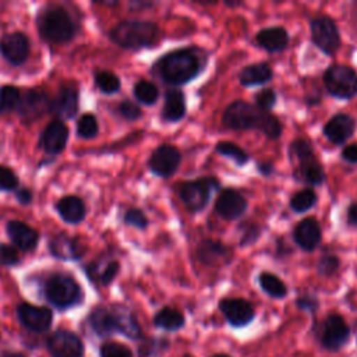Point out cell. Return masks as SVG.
Masks as SVG:
<instances>
[{
  "label": "cell",
  "mask_w": 357,
  "mask_h": 357,
  "mask_svg": "<svg viewBox=\"0 0 357 357\" xmlns=\"http://www.w3.org/2000/svg\"><path fill=\"white\" fill-rule=\"evenodd\" d=\"M222 123L230 130H258L271 139H278L283 130L275 114L244 100L231 102L223 112Z\"/></svg>",
  "instance_id": "obj_1"
},
{
  "label": "cell",
  "mask_w": 357,
  "mask_h": 357,
  "mask_svg": "<svg viewBox=\"0 0 357 357\" xmlns=\"http://www.w3.org/2000/svg\"><path fill=\"white\" fill-rule=\"evenodd\" d=\"M202 59L192 47L177 49L166 53L155 64L159 78L173 86L192 81L202 70Z\"/></svg>",
  "instance_id": "obj_2"
},
{
  "label": "cell",
  "mask_w": 357,
  "mask_h": 357,
  "mask_svg": "<svg viewBox=\"0 0 357 357\" xmlns=\"http://www.w3.org/2000/svg\"><path fill=\"white\" fill-rule=\"evenodd\" d=\"M109 38L123 49L138 50L153 46L160 38V29L152 21L126 20L110 29Z\"/></svg>",
  "instance_id": "obj_3"
},
{
  "label": "cell",
  "mask_w": 357,
  "mask_h": 357,
  "mask_svg": "<svg viewBox=\"0 0 357 357\" xmlns=\"http://www.w3.org/2000/svg\"><path fill=\"white\" fill-rule=\"evenodd\" d=\"M36 25L40 36L50 43H66L77 32L70 13L59 4H49L40 8L36 17Z\"/></svg>",
  "instance_id": "obj_4"
},
{
  "label": "cell",
  "mask_w": 357,
  "mask_h": 357,
  "mask_svg": "<svg viewBox=\"0 0 357 357\" xmlns=\"http://www.w3.org/2000/svg\"><path fill=\"white\" fill-rule=\"evenodd\" d=\"M42 290L47 303L59 311L77 307L84 300V291L79 283L71 275L64 272L50 275L45 280Z\"/></svg>",
  "instance_id": "obj_5"
},
{
  "label": "cell",
  "mask_w": 357,
  "mask_h": 357,
  "mask_svg": "<svg viewBox=\"0 0 357 357\" xmlns=\"http://www.w3.org/2000/svg\"><path fill=\"white\" fill-rule=\"evenodd\" d=\"M290 156L296 159L297 167L294 176L311 185H319L325 181V172L315 156L311 144L305 139H296L290 145Z\"/></svg>",
  "instance_id": "obj_6"
},
{
  "label": "cell",
  "mask_w": 357,
  "mask_h": 357,
  "mask_svg": "<svg viewBox=\"0 0 357 357\" xmlns=\"http://www.w3.org/2000/svg\"><path fill=\"white\" fill-rule=\"evenodd\" d=\"M315 333V339L319 346L329 353L340 351L349 344L351 337L350 325L340 314L336 312L326 315L317 328Z\"/></svg>",
  "instance_id": "obj_7"
},
{
  "label": "cell",
  "mask_w": 357,
  "mask_h": 357,
  "mask_svg": "<svg viewBox=\"0 0 357 357\" xmlns=\"http://www.w3.org/2000/svg\"><path fill=\"white\" fill-rule=\"evenodd\" d=\"M216 188H219V181L215 177H201L183 183L178 187V197L190 212L197 213L205 209L212 191Z\"/></svg>",
  "instance_id": "obj_8"
},
{
  "label": "cell",
  "mask_w": 357,
  "mask_h": 357,
  "mask_svg": "<svg viewBox=\"0 0 357 357\" xmlns=\"http://www.w3.org/2000/svg\"><path fill=\"white\" fill-rule=\"evenodd\" d=\"M324 84L326 91L337 99L349 100L357 95V73L349 66L329 67L324 73Z\"/></svg>",
  "instance_id": "obj_9"
},
{
  "label": "cell",
  "mask_w": 357,
  "mask_h": 357,
  "mask_svg": "<svg viewBox=\"0 0 357 357\" xmlns=\"http://www.w3.org/2000/svg\"><path fill=\"white\" fill-rule=\"evenodd\" d=\"M311 39L314 45L328 56H332L340 47V33L336 22L328 15H318L311 20Z\"/></svg>",
  "instance_id": "obj_10"
},
{
  "label": "cell",
  "mask_w": 357,
  "mask_h": 357,
  "mask_svg": "<svg viewBox=\"0 0 357 357\" xmlns=\"http://www.w3.org/2000/svg\"><path fill=\"white\" fill-rule=\"evenodd\" d=\"M225 321L236 329L248 326L255 319V307L241 297H225L218 304Z\"/></svg>",
  "instance_id": "obj_11"
},
{
  "label": "cell",
  "mask_w": 357,
  "mask_h": 357,
  "mask_svg": "<svg viewBox=\"0 0 357 357\" xmlns=\"http://www.w3.org/2000/svg\"><path fill=\"white\" fill-rule=\"evenodd\" d=\"M52 357H84L85 346L81 337L68 329L54 331L46 340Z\"/></svg>",
  "instance_id": "obj_12"
},
{
  "label": "cell",
  "mask_w": 357,
  "mask_h": 357,
  "mask_svg": "<svg viewBox=\"0 0 357 357\" xmlns=\"http://www.w3.org/2000/svg\"><path fill=\"white\" fill-rule=\"evenodd\" d=\"M181 159H183V155L178 151V148L170 144H163V145H159L149 156L148 167L155 176L162 178H169L177 172L181 163Z\"/></svg>",
  "instance_id": "obj_13"
},
{
  "label": "cell",
  "mask_w": 357,
  "mask_h": 357,
  "mask_svg": "<svg viewBox=\"0 0 357 357\" xmlns=\"http://www.w3.org/2000/svg\"><path fill=\"white\" fill-rule=\"evenodd\" d=\"M17 318L20 324L35 333H45L53 324V314L47 307L21 303L17 305Z\"/></svg>",
  "instance_id": "obj_14"
},
{
  "label": "cell",
  "mask_w": 357,
  "mask_h": 357,
  "mask_svg": "<svg viewBox=\"0 0 357 357\" xmlns=\"http://www.w3.org/2000/svg\"><path fill=\"white\" fill-rule=\"evenodd\" d=\"M31 43L24 32L15 31L0 38V54L13 66H21L29 56Z\"/></svg>",
  "instance_id": "obj_15"
},
{
  "label": "cell",
  "mask_w": 357,
  "mask_h": 357,
  "mask_svg": "<svg viewBox=\"0 0 357 357\" xmlns=\"http://www.w3.org/2000/svg\"><path fill=\"white\" fill-rule=\"evenodd\" d=\"M245 198L234 188H225L215 201V212L225 220L238 219L247 209Z\"/></svg>",
  "instance_id": "obj_16"
},
{
  "label": "cell",
  "mask_w": 357,
  "mask_h": 357,
  "mask_svg": "<svg viewBox=\"0 0 357 357\" xmlns=\"http://www.w3.org/2000/svg\"><path fill=\"white\" fill-rule=\"evenodd\" d=\"M49 106L50 100L43 91L29 89L21 96L17 112L25 123H31L39 119L45 112H47Z\"/></svg>",
  "instance_id": "obj_17"
},
{
  "label": "cell",
  "mask_w": 357,
  "mask_h": 357,
  "mask_svg": "<svg viewBox=\"0 0 357 357\" xmlns=\"http://www.w3.org/2000/svg\"><path fill=\"white\" fill-rule=\"evenodd\" d=\"M68 141V128L61 120L50 121L40 134L39 145L40 148L50 155L60 153Z\"/></svg>",
  "instance_id": "obj_18"
},
{
  "label": "cell",
  "mask_w": 357,
  "mask_h": 357,
  "mask_svg": "<svg viewBox=\"0 0 357 357\" xmlns=\"http://www.w3.org/2000/svg\"><path fill=\"white\" fill-rule=\"evenodd\" d=\"M116 318V326H117V333L132 340V342H139L145 337L144 331L135 317V314L126 305L121 304H114L110 305Z\"/></svg>",
  "instance_id": "obj_19"
},
{
  "label": "cell",
  "mask_w": 357,
  "mask_h": 357,
  "mask_svg": "<svg viewBox=\"0 0 357 357\" xmlns=\"http://www.w3.org/2000/svg\"><path fill=\"white\" fill-rule=\"evenodd\" d=\"M356 131V120L346 114L337 113L324 126V135L335 145L344 144Z\"/></svg>",
  "instance_id": "obj_20"
},
{
  "label": "cell",
  "mask_w": 357,
  "mask_h": 357,
  "mask_svg": "<svg viewBox=\"0 0 357 357\" xmlns=\"http://www.w3.org/2000/svg\"><path fill=\"white\" fill-rule=\"evenodd\" d=\"M293 238L301 250L314 251L322 240V231L318 220L315 218H305L300 220L293 229Z\"/></svg>",
  "instance_id": "obj_21"
},
{
  "label": "cell",
  "mask_w": 357,
  "mask_h": 357,
  "mask_svg": "<svg viewBox=\"0 0 357 357\" xmlns=\"http://www.w3.org/2000/svg\"><path fill=\"white\" fill-rule=\"evenodd\" d=\"M88 324L92 332L99 337H110L117 333L116 318L112 307L96 305L88 315Z\"/></svg>",
  "instance_id": "obj_22"
},
{
  "label": "cell",
  "mask_w": 357,
  "mask_h": 357,
  "mask_svg": "<svg viewBox=\"0 0 357 357\" xmlns=\"http://www.w3.org/2000/svg\"><path fill=\"white\" fill-rule=\"evenodd\" d=\"M78 110V93L74 86L64 85L50 102L49 112L60 119H71Z\"/></svg>",
  "instance_id": "obj_23"
},
{
  "label": "cell",
  "mask_w": 357,
  "mask_h": 357,
  "mask_svg": "<svg viewBox=\"0 0 357 357\" xmlns=\"http://www.w3.org/2000/svg\"><path fill=\"white\" fill-rule=\"evenodd\" d=\"M7 234L11 240V243L22 250V251H31L36 247L39 234L38 231L21 220H10L6 226Z\"/></svg>",
  "instance_id": "obj_24"
},
{
  "label": "cell",
  "mask_w": 357,
  "mask_h": 357,
  "mask_svg": "<svg viewBox=\"0 0 357 357\" xmlns=\"http://www.w3.org/2000/svg\"><path fill=\"white\" fill-rule=\"evenodd\" d=\"M50 252L60 259H78L85 252V245L77 237L68 234H57L49 243Z\"/></svg>",
  "instance_id": "obj_25"
},
{
  "label": "cell",
  "mask_w": 357,
  "mask_h": 357,
  "mask_svg": "<svg viewBox=\"0 0 357 357\" xmlns=\"http://www.w3.org/2000/svg\"><path fill=\"white\" fill-rule=\"evenodd\" d=\"M197 259L204 264V265H219L222 262H227V257H229V248L216 240H202L195 251Z\"/></svg>",
  "instance_id": "obj_26"
},
{
  "label": "cell",
  "mask_w": 357,
  "mask_h": 357,
  "mask_svg": "<svg viewBox=\"0 0 357 357\" xmlns=\"http://www.w3.org/2000/svg\"><path fill=\"white\" fill-rule=\"evenodd\" d=\"M257 43L269 53L282 52L289 45V32L282 26L264 28L257 33Z\"/></svg>",
  "instance_id": "obj_27"
},
{
  "label": "cell",
  "mask_w": 357,
  "mask_h": 357,
  "mask_svg": "<svg viewBox=\"0 0 357 357\" xmlns=\"http://www.w3.org/2000/svg\"><path fill=\"white\" fill-rule=\"evenodd\" d=\"M187 112L185 98L180 89L170 88L165 93V103L162 109V119L167 123L180 121Z\"/></svg>",
  "instance_id": "obj_28"
},
{
  "label": "cell",
  "mask_w": 357,
  "mask_h": 357,
  "mask_svg": "<svg viewBox=\"0 0 357 357\" xmlns=\"http://www.w3.org/2000/svg\"><path fill=\"white\" fill-rule=\"evenodd\" d=\"M56 209L60 218L70 225L81 223L86 213L84 201L77 195H67L60 198L56 204Z\"/></svg>",
  "instance_id": "obj_29"
},
{
  "label": "cell",
  "mask_w": 357,
  "mask_h": 357,
  "mask_svg": "<svg viewBox=\"0 0 357 357\" xmlns=\"http://www.w3.org/2000/svg\"><path fill=\"white\" fill-rule=\"evenodd\" d=\"M153 325L165 332H178L185 326L184 314L170 305L162 307L152 318Z\"/></svg>",
  "instance_id": "obj_30"
},
{
  "label": "cell",
  "mask_w": 357,
  "mask_h": 357,
  "mask_svg": "<svg viewBox=\"0 0 357 357\" xmlns=\"http://www.w3.org/2000/svg\"><path fill=\"white\" fill-rule=\"evenodd\" d=\"M272 70L268 63H254L245 66L238 73V81L244 86H257L272 79Z\"/></svg>",
  "instance_id": "obj_31"
},
{
  "label": "cell",
  "mask_w": 357,
  "mask_h": 357,
  "mask_svg": "<svg viewBox=\"0 0 357 357\" xmlns=\"http://www.w3.org/2000/svg\"><path fill=\"white\" fill-rule=\"evenodd\" d=\"M120 271V264L116 259L107 262H93L88 266V275L92 280H96L102 286H109Z\"/></svg>",
  "instance_id": "obj_32"
},
{
  "label": "cell",
  "mask_w": 357,
  "mask_h": 357,
  "mask_svg": "<svg viewBox=\"0 0 357 357\" xmlns=\"http://www.w3.org/2000/svg\"><path fill=\"white\" fill-rule=\"evenodd\" d=\"M258 284L261 290L272 298L279 300L287 296V286L284 284V282L271 272H261L258 275Z\"/></svg>",
  "instance_id": "obj_33"
},
{
  "label": "cell",
  "mask_w": 357,
  "mask_h": 357,
  "mask_svg": "<svg viewBox=\"0 0 357 357\" xmlns=\"http://www.w3.org/2000/svg\"><path fill=\"white\" fill-rule=\"evenodd\" d=\"M170 340L167 337H144L138 344V357H156L169 350Z\"/></svg>",
  "instance_id": "obj_34"
},
{
  "label": "cell",
  "mask_w": 357,
  "mask_h": 357,
  "mask_svg": "<svg viewBox=\"0 0 357 357\" xmlns=\"http://www.w3.org/2000/svg\"><path fill=\"white\" fill-rule=\"evenodd\" d=\"M132 92H134L135 99L139 103H144V105H148V106L156 103V100L159 98L158 86L153 82L146 81V79L137 81L134 88H132Z\"/></svg>",
  "instance_id": "obj_35"
},
{
  "label": "cell",
  "mask_w": 357,
  "mask_h": 357,
  "mask_svg": "<svg viewBox=\"0 0 357 357\" xmlns=\"http://www.w3.org/2000/svg\"><path fill=\"white\" fill-rule=\"evenodd\" d=\"M215 151L218 153H220L222 156L231 159L237 166H244L250 159L248 153L243 148H240L234 142H229V141L218 142L215 146Z\"/></svg>",
  "instance_id": "obj_36"
},
{
  "label": "cell",
  "mask_w": 357,
  "mask_h": 357,
  "mask_svg": "<svg viewBox=\"0 0 357 357\" xmlns=\"http://www.w3.org/2000/svg\"><path fill=\"white\" fill-rule=\"evenodd\" d=\"M21 100V92L14 85L0 86V114L17 110Z\"/></svg>",
  "instance_id": "obj_37"
},
{
  "label": "cell",
  "mask_w": 357,
  "mask_h": 357,
  "mask_svg": "<svg viewBox=\"0 0 357 357\" xmlns=\"http://www.w3.org/2000/svg\"><path fill=\"white\" fill-rule=\"evenodd\" d=\"M315 202H317L315 191L311 188H304V190H300L298 192H296L290 198V208L296 213H303V212H307L308 209H311L315 205Z\"/></svg>",
  "instance_id": "obj_38"
},
{
  "label": "cell",
  "mask_w": 357,
  "mask_h": 357,
  "mask_svg": "<svg viewBox=\"0 0 357 357\" xmlns=\"http://www.w3.org/2000/svg\"><path fill=\"white\" fill-rule=\"evenodd\" d=\"M95 84H96V86L99 88L100 92L107 93V95L119 92V89L121 86L120 78L112 71H99V73H96Z\"/></svg>",
  "instance_id": "obj_39"
},
{
  "label": "cell",
  "mask_w": 357,
  "mask_h": 357,
  "mask_svg": "<svg viewBox=\"0 0 357 357\" xmlns=\"http://www.w3.org/2000/svg\"><path fill=\"white\" fill-rule=\"evenodd\" d=\"M98 131H99V124L93 114L86 113L78 119V123H77V135L78 137L89 139V138L96 137Z\"/></svg>",
  "instance_id": "obj_40"
},
{
  "label": "cell",
  "mask_w": 357,
  "mask_h": 357,
  "mask_svg": "<svg viewBox=\"0 0 357 357\" xmlns=\"http://www.w3.org/2000/svg\"><path fill=\"white\" fill-rule=\"evenodd\" d=\"M99 357H134L130 347L119 342H105L99 347Z\"/></svg>",
  "instance_id": "obj_41"
},
{
  "label": "cell",
  "mask_w": 357,
  "mask_h": 357,
  "mask_svg": "<svg viewBox=\"0 0 357 357\" xmlns=\"http://www.w3.org/2000/svg\"><path fill=\"white\" fill-rule=\"evenodd\" d=\"M340 261L336 255L326 254L322 255L317 264V272L319 276H332L337 269H339Z\"/></svg>",
  "instance_id": "obj_42"
},
{
  "label": "cell",
  "mask_w": 357,
  "mask_h": 357,
  "mask_svg": "<svg viewBox=\"0 0 357 357\" xmlns=\"http://www.w3.org/2000/svg\"><path fill=\"white\" fill-rule=\"evenodd\" d=\"M123 219H124V223H126L127 226H132V227L139 229V230L146 229V227H148V223H149V220H148V218L145 216V213H144L141 209H138V208H130V209H127Z\"/></svg>",
  "instance_id": "obj_43"
},
{
  "label": "cell",
  "mask_w": 357,
  "mask_h": 357,
  "mask_svg": "<svg viewBox=\"0 0 357 357\" xmlns=\"http://www.w3.org/2000/svg\"><path fill=\"white\" fill-rule=\"evenodd\" d=\"M18 187V177L13 169L0 165V191H14Z\"/></svg>",
  "instance_id": "obj_44"
},
{
  "label": "cell",
  "mask_w": 357,
  "mask_h": 357,
  "mask_svg": "<svg viewBox=\"0 0 357 357\" xmlns=\"http://www.w3.org/2000/svg\"><path fill=\"white\" fill-rule=\"evenodd\" d=\"M119 113H120V116H121L123 119H126V120H128V121H135V120H138V119L142 117V110H141V107H139L135 102L128 100V99L120 102V105H119Z\"/></svg>",
  "instance_id": "obj_45"
},
{
  "label": "cell",
  "mask_w": 357,
  "mask_h": 357,
  "mask_svg": "<svg viewBox=\"0 0 357 357\" xmlns=\"http://www.w3.org/2000/svg\"><path fill=\"white\" fill-rule=\"evenodd\" d=\"M255 103H257V107H259L261 110L269 112L276 105V92L272 88L261 89L255 95Z\"/></svg>",
  "instance_id": "obj_46"
},
{
  "label": "cell",
  "mask_w": 357,
  "mask_h": 357,
  "mask_svg": "<svg viewBox=\"0 0 357 357\" xmlns=\"http://www.w3.org/2000/svg\"><path fill=\"white\" fill-rule=\"evenodd\" d=\"M259 233H261V229H259V226H258V225H255V223H250V222H245V225L241 227L240 245H241V247H245V245L254 244V243L258 240Z\"/></svg>",
  "instance_id": "obj_47"
},
{
  "label": "cell",
  "mask_w": 357,
  "mask_h": 357,
  "mask_svg": "<svg viewBox=\"0 0 357 357\" xmlns=\"http://www.w3.org/2000/svg\"><path fill=\"white\" fill-rule=\"evenodd\" d=\"M294 303L300 311H304L308 314H315L319 308V300L312 294H301L296 298Z\"/></svg>",
  "instance_id": "obj_48"
},
{
  "label": "cell",
  "mask_w": 357,
  "mask_h": 357,
  "mask_svg": "<svg viewBox=\"0 0 357 357\" xmlns=\"http://www.w3.org/2000/svg\"><path fill=\"white\" fill-rule=\"evenodd\" d=\"M20 262L18 251L14 245L0 244V264L4 266H14Z\"/></svg>",
  "instance_id": "obj_49"
},
{
  "label": "cell",
  "mask_w": 357,
  "mask_h": 357,
  "mask_svg": "<svg viewBox=\"0 0 357 357\" xmlns=\"http://www.w3.org/2000/svg\"><path fill=\"white\" fill-rule=\"evenodd\" d=\"M342 158L349 163H357V144H350L343 148Z\"/></svg>",
  "instance_id": "obj_50"
},
{
  "label": "cell",
  "mask_w": 357,
  "mask_h": 357,
  "mask_svg": "<svg viewBox=\"0 0 357 357\" xmlns=\"http://www.w3.org/2000/svg\"><path fill=\"white\" fill-rule=\"evenodd\" d=\"M17 199H18L21 204H24V205L29 204V202L32 201V192H31V190H28V188H21V190H18V191H17Z\"/></svg>",
  "instance_id": "obj_51"
},
{
  "label": "cell",
  "mask_w": 357,
  "mask_h": 357,
  "mask_svg": "<svg viewBox=\"0 0 357 357\" xmlns=\"http://www.w3.org/2000/svg\"><path fill=\"white\" fill-rule=\"evenodd\" d=\"M347 223L350 226H357V202H353L347 209Z\"/></svg>",
  "instance_id": "obj_52"
},
{
  "label": "cell",
  "mask_w": 357,
  "mask_h": 357,
  "mask_svg": "<svg viewBox=\"0 0 357 357\" xmlns=\"http://www.w3.org/2000/svg\"><path fill=\"white\" fill-rule=\"evenodd\" d=\"M258 170L259 173H262L264 176H269L273 172V165L271 162H264V163H258Z\"/></svg>",
  "instance_id": "obj_53"
},
{
  "label": "cell",
  "mask_w": 357,
  "mask_h": 357,
  "mask_svg": "<svg viewBox=\"0 0 357 357\" xmlns=\"http://www.w3.org/2000/svg\"><path fill=\"white\" fill-rule=\"evenodd\" d=\"M0 357H28V356L18 350H4L0 353Z\"/></svg>",
  "instance_id": "obj_54"
},
{
  "label": "cell",
  "mask_w": 357,
  "mask_h": 357,
  "mask_svg": "<svg viewBox=\"0 0 357 357\" xmlns=\"http://www.w3.org/2000/svg\"><path fill=\"white\" fill-rule=\"evenodd\" d=\"M209 357H231V356L227 354V353H215V354H212Z\"/></svg>",
  "instance_id": "obj_55"
}]
</instances>
